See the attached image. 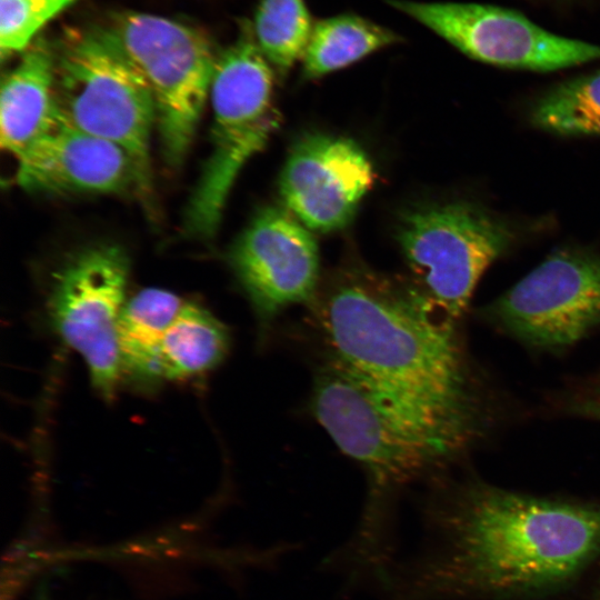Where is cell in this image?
<instances>
[{"mask_svg":"<svg viewBox=\"0 0 600 600\" xmlns=\"http://www.w3.org/2000/svg\"><path fill=\"white\" fill-rule=\"evenodd\" d=\"M423 544L374 578L382 600L531 596L560 588L600 554V504L469 482L422 508Z\"/></svg>","mask_w":600,"mask_h":600,"instance_id":"obj_1","label":"cell"},{"mask_svg":"<svg viewBox=\"0 0 600 600\" xmlns=\"http://www.w3.org/2000/svg\"><path fill=\"white\" fill-rule=\"evenodd\" d=\"M311 309L327 356L409 397L480 413L456 321L411 281L347 266L319 286Z\"/></svg>","mask_w":600,"mask_h":600,"instance_id":"obj_2","label":"cell"},{"mask_svg":"<svg viewBox=\"0 0 600 600\" xmlns=\"http://www.w3.org/2000/svg\"><path fill=\"white\" fill-rule=\"evenodd\" d=\"M311 413L366 470L371 501L348 551L364 562L393 552L386 496L452 458L481 429L480 416L443 409L377 383L327 356L317 369Z\"/></svg>","mask_w":600,"mask_h":600,"instance_id":"obj_3","label":"cell"},{"mask_svg":"<svg viewBox=\"0 0 600 600\" xmlns=\"http://www.w3.org/2000/svg\"><path fill=\"white\" fill-rule=\"evenodd\" d=\"M273 68L260 50L249 21L218 53L210 87L211 150L186 209V229L211 237L243 166L261 151L281 122L273 101Z\"/></svg>","mask_w":600,"mask_h":600,"instance_id":"obj_4","label":"cell"},{"mask_svg":"<svg viewBox=\"0 0 600 600\" xmlns=\"http://www.w3.org/2000/svg\"><path fill=\"white\" fill-rule=\"evenodd\" d=\"M56 97L63 121L130 156L141 192H149L154 100L141 73L101 27L71 36L56 52Z\"/></svg>","mask_w":600,"mask_h":600,"instance_id":"obj_5","label":"cell"},{"mask_svg":"<svg viewBox=\"0 0 600 600\" xmlns=\"http://www.w3.org/2000/svg\"><path fill=\"white\" fill-rule=\"evenodd\" d=\"M141 73L152 93L162 156H187L210 94L218 53L204 33L180 21L121 12L101 27Z\"/></svg>","mask_w":600,"mask_h":600,"instance_id":"obj_6","label":"cell"},{"mask_svg":"<svg viewBox=\"0 0 600 600\" xmlns=\"http://www.w3.org/2000/svg\"><path fill=\"white\" fill-rule=\"evenodd\" d=\"M511 238L506 223L468 202L411 210L398 228L412 284L453 321L463 313L480 278Z\"/></svg>","mask_w":600,"mask_h":600,"instance_id":"obj_7","label":"cell"},{"mask_svg":"<svg viewBox=\"0 0 600 600\" xmlns=\"http://www.w3.org/2000/svg\"><path fill=\"white\" fill-rule=\"evenodd\" d=\"M484 318L530 348L560 351L600 328V257L550 254L484 309Z\"/></svg>","mask_w":600,"mask_h":600,"instance_id":"obj_8","label":"cell"},{"mask_svg":"<svg viewBox=\"0 0 600 600\" xmlns=\"http://www.w3.org/2000/svg\"><path fill=\"white\" fill-rule=\"evenodd\" d=\"M129 261L116 246H96L76 254L58 273L50 314L64 342L84 359L94 388L114 393L122 369L118 323Z\"/></svg>","mask_w":600,"mask_h":600,"instance_id":"obj_9","label":"cell"},{"mask_svg":"<svg viewBox=\"0 0 600 600\" xmlns=\"http://www.w3.org/2000/svg\"><path fill=\"white\" fill-rule=\"evenodd\" d=\"M464 54L506 68L552 71L600 59V47L564 38L517 11L479 3L388 0Z\"/></svg>","mask_w":600,"mask_h":600,"instance_id":"obj_10","label":"cell"},{"mask_svg":"<svg viewBox=\"0 0 600 600\" xmlns=\"http://www.w3.org/2000/svg\"><path fill=\"white\" fill-rule=\"evenodd\" d=\"M310 231L289 210L267 207L233 244L229 262L261 327L316 298L319 250Z\"/></svg>","mask_w":600,"mask_h":600,"instance_id":"obj_11","label":"cell"},{"mask_svg":"<svg viewBox=\"0 0 600 600\" xmlns=\"http://www.w3.org/2000/svg\"><path fill=\"white\" fill-rule=\"evenodd\" d=\"M374 170L362 148L344 137L310 133L293 146L280 177L283 204L309 230L347 226L372 188Z\"/></svg>","mask_w":600,"mask_h":600,"instance_id":"obj_12","label":"cell"},{"mask_svg":"<svg viewBox=\"0 0 600 600\" xmlns=\"http://www.w3.org/2000/svg\"><path fill=\"white\" fill-rule=\"evenodd\" d=\"M17 183L41 193H110L136 187L140 178L118 144L79 130L61 118L18 158Z\"/></svg>","mask_w":600,"mask_h":600,"instance_id":"obj_13","label":"cell"},{"mask_svg":"<svg viewBox=\"0 0 600 600\" xmlns=\"http://www.w3.org/2000/svg\"><path fill=\"white\" fill-rule=\"evenodd\" d=\"M60 118L56 97V52L32 42L3 78L0 99L1 147L18 158Z\"/></svg>","mask_w":600,"mask_h":600,"instance_id":"obj_14","label":"cell"},{"mask_svg":"<svg viewBox=\"0 0 600 600\" xmlns=\"http://www.w3.org/2000/svg\"><path fill=\"white\" fill-rule=\"evenodd\" d=\"M228 348L226 327L199 306L184 302L162 337L159 378L183 379L203 373L223 359Z\"/></svg>","mask_w":600,"mask_h":600,"instance_id":"obj_15","label":"cell"},{"mask_svg":"<svg viewBox=\"0 0 600 600\" xmlns=\"http://www.w3.org/2000/svg\"><path fill=\"white\" fill-rule=\"evenodd\" d=\"M183 304L178 296L156 288L143 289L124 303L118 323L122 368L143 378H159L160 343Z\"/></svg>","mask_w":600,"mask_h":600,"instance_id":"obj_16","label":"cell"},{"mask_svg":"<svg viewBox=\"0 0 600 600\" xmlns=\"http://www.w3.org/2000/svg\"><path fill=\"white\" fill-rule=\"evenodd\" d=\"M399 41L392 30L357 14L321 19L314 22L302 57V76L323 77Z\"/></svg>","mask_w":600,"mask_h":600,"instance_id":"obj_17","label":"cell"},{"mask_svg":"<svg viewBox=\"0 0 600 600\" xmlns=\"http://www.w3.org/2000/svg\"><path fill=\"white\" fill-rule=\"evenodd\" d=\"M251 24L260 50L284 77L302 60L314 23L304 0H260Z\"/></svg>","mask_w":600,"mask_h":600,"instance_id":"obj_18","label":"cell"},{"mask_svg":"<svg viewBox=\"0 0 600 600\" xmlns=\"http://www.w3.org/2000/svg\"><path fill=\"white\" fill-rule=\"evenodd\" d=\"M531 120L552 133L600 134V72L554 87L534 106Z\"/></svg>","mask_w":600,"mask_h":600,"instance_id":"obj_19","label":"cell"},{"mask_svg":"<svg viewBox=\"0 0 600 600\" xmlns=\"http://www.w3.org/2000/svg\"><path fill=\"white\" fill-rule=\"evenodd\" d=\"M78 0H0L2 58L26 51L41 28Z\"/></svg>","mask_w":600,"mask_h":600,"instance_id":"obj_20","label":"cell"},{"mask_svg":"<svg viewBox=\"0 0 600 600\" xmlns=\"http://www.w3.org/2000/svg\"><path fill=\"white\" fill-rule=\"evenodd\" d=\"M569 413L600 422V379L578 388L564 402Z\"/></svg>","mask_w":600,"mask_h":600,"instance_id":"obj_21","label":"cell"},{"mask_svg":"<svg viewBox=\"0 0 600 600\" xmlns=\"http://www.w3.org/2000/svg\"><path fill=\"white\" fill-rule=\"evenodd\" d=\"M36 600H51L50 594L44 586L38 589Z\"/></svg>","mask_w":600,"mask_h":600,"instance_id":"obj_22","label":"cell"},{"mask_svg":"<svg viewBox=\"0 0 600 600\" xmlns=\"http://www.w3.org/2000/svg\"><path fill=\"white\" fill-rule=\"evenodd\" d=\"M596 600H600V592H599V594H598V597H597V599H596Z\"/></svg>","mask_w":600,"mask_h":600,"instance_id":"obj_23","label":"cell"}]
</instances>
